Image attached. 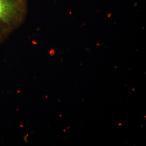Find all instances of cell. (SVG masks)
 <instances>
[{
  "label": "cell",
  "instance_id": "obj_3",
  "mask_svg": "<svg viewBox=\"0 0 146 146\" xmlns=\"http://www.w3.org/2000/svg\"><path fill=\"white\" fill-rule=\"evenodd\" d=\"M122 125V124H119V125Z\"/></svg>",
  "mask_w": 146,
  "mask_h": 146
},
{
  "label": "cell",
  "instance_id": "obj_1",
  "mask_svg": "<svg viewBox=\"0 0 146 146\" xmlns=\"http://www.w3.org/2000/svg\"><path fill=\"white\" fill-rule=\"evenodd\" d=\"M25 7V0H0V43L21 21Z\"/></svg>",
  "mask_w": 146,
  "mask_h": 146
},
{
  "label": "cell",
  "instance_id": "obj_2",
  "mask_svg": "<svg viewBox=\"0 0 146 146\" xmlns=\"http://www.w3.org/2000/svg\"><path fill=\"white\" fill-rule=\"evenodd\" d=\"M111 14L110 13H108V18H110V16H111Z\"/></svg>",
  "mask_w": 146,
  "mask_h": 146
}]
</instances>
